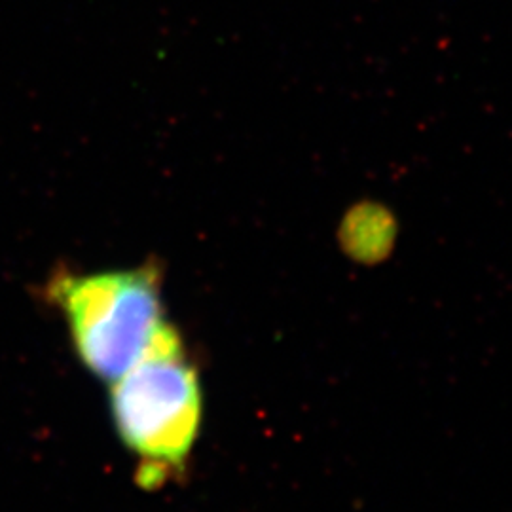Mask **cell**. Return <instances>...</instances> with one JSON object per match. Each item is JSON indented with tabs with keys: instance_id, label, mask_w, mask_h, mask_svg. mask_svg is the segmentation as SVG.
<instances>
[{
	"instance_id": "cell-2",
	"label": "cell",
	"mask_w": 512,
	"mask_h": 512,
	"mask_svg": "<svg viewBox=\"0 0 512 512\" xmlns=\"http://www.w3.org/2000/svg\"><path fill=\"white\" fill-rule=\"evenodd\" d=\"M46 294L63 311L82 363L105 382L129 370L165 323L158 262L99 274L59 270Z\"/></svg>"
},
{
	"instance_id": "cell-3",
	"label": "cell",
	"mask_w": 512,
	"mask_h": 512,
	"mask_svg": "<svg viewBox=\"0 0 512 512\" xmlns=\"http://www.w3.org/2000/svg\"><path fill=\"white\" fill-rule=\"evenodd\" d=\"M395 220L380 207L351 211L340 228V245L346 255L361 264H378L395 245Z\"/></svg>"
},
{
	"instance_id": "cell-1",
	"label": "cell",
	"mask_w": 512,
	"mask_h": 512,
	"mask_svg": "<svg viewBox=\"0 0 512 512\" xmlns=\"http://www.w3.org/2000/svg\"><path fill=\"white\" fill-rule=\"evenodd\" d=\"M112 384V418L139 459V480L147 488L160 486L183 471L202 427L200 374L179 330L164 323Z\"/></svg>"
}]
</instances>
